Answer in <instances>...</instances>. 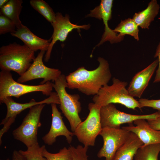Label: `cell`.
Instances as JSON below:
<instances>
[{
    "mask_svg": "<svg viewBox=\"0 0 160 160\" xmlns=\"http://www.w3.org/2000/svg\"><path fill=\"white\" fill-rule=\"evenodd\" d=\"M98 67L88 70L81 67L66 76L68 88L77 89L87 95H95L108 84L112 74L108 61L102 57L98 58Z\"/></svg>",
    "mask_w": 160,
    "mask_h": 160,
    "instance_id": "obj_1",
    "label": "cell"
},
{
    "mask_svg": "<svg viewBox=\"0 0 160 160\" xmlns=\"http://www.w3.org/2000/svg\"><path fill=\"white\" fill-rule=\"evenodd\" d=\"M34 52L25 44L14 42L0 48V68L1 70L14 71L20 76L31 65L36 58Z\"/></svg>",
    "mask_w": 160,
    "mask_h": 160,
    "instance_id": "obj_2",
    "label": "cell"
},
{
    "mask_svg": "<svg viewBox=\"0 0 160 160\" xmlns=\"http://www.w3.org/2000/svg\"><path fill=\"white\" fill-rule=\"evenodd\" d=\"M127 85V82L113 78L111 85L104 86L94 96V103L100 107L111 103H118L133 110L139 108L138 101L129 94Z\"/></svg>",
    "mask_w": 160,
    "mask_h": 160,
    "instance_id": "obj_3",
    "label": "cell"
},
{
    "mask_svg": "<svg viewBox=\"0 0 160 160\" xmlns=\"http://www.w3.org/2000/svg\"><path fill=\"white\" fill-rule=\"evenodd\" d=\"M53 87L58 95L60 108L68 121L71 131L74 132L78 125L81 122L79 113L81 110L79 95L70 94L66 91L68 88L66 76L61 74L54 81Z\"/></svg>",
    "mask_w": 160,
    "mask_h": 160,
    "instance_id": "obj_4",
    "label": "cell"
},
{
    "mask_svg": "<svg viewBox=\"0 0 160 160\" xmlns=\"http://www.w3.org/2000/svg\"><path fill=\"white\" fill-rule=\"evenodd\" d=\"M53 83L48 81L44 84L27 85L14 80L10 71L1 70L0 72V100L7 97L19 98L27 93L41 92L47 96L52 92Z\"/></svg>",
    "mask_w": 160,
    "mask_h": 160,
    "instance_id": "obj_5",
    "label": "cell"
},
{
    "mask_svg": "<svg viewBox=\"0 0 160 160\" xmlns=\"http://www.w3.org/2000/svg\"><path fill=\"white\" fill-rule=\"evenodd\" d=\"M45 104H39L30 108L21 125L12 132L14 138L23 143L27 148L39 143L38 130L41 125L40 116Z\"/></svg>",
    "mask_w": 160,
    "mask_h": 160,
    "instance_id": "obj_6",
    "label": "cell"
},
{
    "mask_svg": "<svg viewBox=\"0 0 160 160\" xmlns=\"http://www.w3.org/2000/svg\"><path fill=\"white\" fill-rule=\"evenodd\" d=\"M101 108L94 103H89L87 117L78 125L73 132L78 140L84 146H94L96 138L102 130Z\"/></svg>",
    "mask_w": 160,
    "mask_h": 160,
    "instance_id": "obj_7",
    "label": "cell"
},
{
    "mask_svg": "<svg viewBox=\"0 0 160 160\" xmlns=\"http://www.w3.org/2000/svg\"><path fill=\"white\" fill-rule=\"evenodd\" d=\"M0 103H4L7 107V112L5 118L1 121L0 125H3L0 131V140L3 135L7 132L13 123L17 115L25 110L40 104H51L55 103L60 104L59 99L56 92H52L49 97L42 100L36 102L33 99L25 103L16 102L12 97H7L0 100Z\"/></svg>",
    "mask_w": 160,
    "mask_h": 160,
    "instance_id": "obj_8",
    "label": "cell"
},
{
    "mask_svg": "<svg viewBox=\"0 0 160 160\" xmlns=\"http://www.w3.org/2000/svg\"><path fill=\"white\" fill-rule=\"evenodd\" d=\"M131 133L122 128H102L99 135L103 138V143L97 157H105V160H113L116 151L127 140Z\"/></svg>",
    "mask_w": 160,
    "mask_h": 160,
    "instance_id": "obj_9",
    "label": "cell"
},
{
    "mask_svg": "<svg viewBox=\"0 0 160 160\" xmlns=\"http://www.w3.org/2000/svg\"><path fill=\"white\" fill-rule=\"evenodd\" d=\"M157 116V112L152 114L137 115L126 113L118 110L111 103L101 107L100 118L101 127L119 128L121 125L133 123L138 119L146 120L155 119Z\"/></svg>",
    "mask_w": 160,
    "mask_h": 160,
    "instance_id": "obj_10",
    "label": "cell"
},
{
    "mask_svg": "<svg viewBox=\"0 0 160 160\" xmlns=\"http://www.w3.org/2000/svg\"><path fill=\"white\" fill-rule=\"evenodd\" d=\"M45 51H40L28 69L17 79V81L22 83L36 79H43L40 84H44L52 81L54 82L61 74V71L57 69L46 66L43 62Z\"/></svg>",
    "mask_w": 160,
    "mask_h": 160,
    "instance_id": "obj_11",
    "label": "cell"
},
{
    "mask_svg": "<svg viewBox=\"0 0 160 160\" xmlns=\"http://www.w3.org/2000/svg\"><path fill=\"white\" fill-rule=\"evenodd\" d=\"M56 15L55 20L51 24L53 28V32L50 38L51 43L45 55L44 60L46 62L49 59L52 47L57 41L59 40L63 42L66 39L68 33L73 29L79 30L83 29L87 30L89 29L90 26L89 24L79 25L71 23L68 14L64 16L61 13L57 12Z\"/></svg>",
    "mask_w": 160,
    "mask_h": 160,
    "instance_id": "obj_12",
    "label": "cell"
},
{
    "mask_svg": "<svg viewBox=\"0 0 160 160\" xmlns=\"http://www.w3.org/2000/svg\"><path fill=\"white\" fill-rule=\"evenodd\" d=\"M113 2L112 0H101L99 5L91 10L90 13L86 16V17H93L102 20L105 25V31L97 46L102 44L106 41L112 44L120 42L124 39V37L120 36L113 30L111 29L108 25V21L111 18Z\"/></svg>",
    "mask_w": 160,
    "mask_h": 160,
    "instance_id": "obj_13",
    "label": "cell"
},
{
    "mask_svg": "<svg viewBox=\"0 0 160 160\" xmlns=\"http://www.w3.org/2000/svg\"><path fill=\"white\" fill-rule=\"evenodd\" d=\"M52 110V121L50 129L48 132L42 138L44 143L48 145H52L56 141L57 137L59 136H63L67 142L71 143L73 132L70 131L65 124L61 113L58 110L56 104H51Z\"/></svg>",
    "mask_w": 160,
    "mask_h": 160,
    "instance_id": "obj_14",
    "label": "cell"
},
{
    "mask_svg": "<svg viewBox=\"0 0 160 160\" xmlns=\"http://www.w3.org/2000/svg\"><path fill=\"white\" fill-rule=\"evenodd\" d=\"M158 58L133 77L127 88L133 97L140 98L147 87L158 65Z\"/></svg>",
    "mask_w": 160,
    "mask_h": 160,
    "instance_id": "obj_15",
    "label": "cell"
},
{
    "mask_svg": "<svg viewBox=\"0 0 160 160\" xmlns=\"http://www.w3.org/2000/svg\"><path fill=\"white\" fill-rule=\"evenodd\" d=\"M146 120L138 119L129 126L122 128L135 134L143 143V146L160 144V130L154 129L149 126Z\"/></svg>",
    "mask_w": 160,
    "mask_h": 160,
    "instance_id": "obj_16",
    "label": "cell"
},
{
    "mask_svg": "<svg viewBox=\"0 0 160 160\" xmlns=\"http://www.w3.org/2000/svg\"><path fill=\"white\" fill-rule=\"evenodd\" d=\"M11 34L21 40L24 44L34 52L38 50L47 52L51 41V39H45L37 36L24 25Z\"/></svg>",
    "mask_w": 160,
    "mask_h": 160,
    "instance_id": "obj_17",
    "label": "cell"
},
{
    "mask_svg": "<svg viewBox=\"0 0 160 160\" xmlns=\"http://www.w3.org/2000/svg\"><path fill=\"white\" fill-rule=\"evenodd\" d=\"M143 145L138 137L131 132L127 140L116 151L113 160H133L137 150Z\"/></svg>",
    "mask_w": 160,
    "mask_h": 160,
    "instance_id": "obj_18",
    "label": "cell"
},
{
    "mask_svg": "<svg viewBox=\"0 0 160 160\" xmlns=\"http://www.w3.org/2000/svg\"><path fill=\"white\" fill-rule=\"evenodd\" d=\"M160 5L156 0H152L144 10L135 13L132 19L138 26L142 29H149L159 12Z\"/></svg>",
    "mask_w": 160,
    "mask_h": 160,
    "instance_id": "obj_19",
    "label": "cell"
},
{
    "mask_svg": "<svg viewBox=\"0 0 160 160\" xmlns=\"http://www.w3.org/2000/svg\"><path fill=\"white\" fill-rule=\"evenodd\" d=\"M22 0H9L0 8V15H4L12 20L15 24L17 29L24 25L21 21L19 15L23 8Z\"/></svg>",
    "mask_w": 160,
    "mask_h": 160,
    "instance_id": "obj_20",
    "label": "cell"
},
{
    "mask_svg": "<svg viewBox=\"0 0 160 160\" xmlns=\"http://www.w3.org/2000/svg\"><path fill=\"white\" fill-rule=\"evenodd\" d=\"M138 27L132 18H129L121 20L113 30L117 33H119V35L121 36L124 37L125 35H129L138 41Z\"/></svg>",
    "mask_w": 160,
    "mask_h": 160,
    "instance_id": "obj_21",
    "label": "cell"
},
{
    "mask_svg": "<svg viewBox=\"0 0 160 160\" xmlns=\"http://www.w3.org/2000/svg\"><path fill=\"white\" fill-rule=\"evenodd\" d=\"M160 152V144H155L143 145L135 153V160H158Z\"/></svg>",
    "mask_w": 160,
    "mask_h": 160,
    "instance_id": "obj_22",
    "label": "cell"
},
{
    "mask_svg": "<svg viewBox=\"0 0 160 160\" xmlns=\"http://www.w3.org/2000/svg\"><path fill=\"white\" fill-rule=\"evenodd\" d=\"M31 6L52 24L55 20L56 13L49 5L43 0H31Z\"/></svg>",
    "mask_w": 160,
    "mask_h": 160,
    "instance_id": "obj_23",
    "label": "cell"
},
{
    "mask_svg": "<svg viewBox=\"0 0 160 160\" xmlns=\"http://www.w3.org/2000/svg\"><path fill=\"white\" fill-rule=\"evenodd\" d=\"M44 145L40 146L39 144L27 148L25 151L19 150L27 160H47L42 153Z\"/></svg>",
    "mask_w": 160,
    "mask_h": 160,
    "instance_id": "obj_24",
    "label": "cell"
},
{
    "mask_svg": "<svg viewBox=\"0 0 160 160\" xmlns=\"http://www.w3.org/2000/svg\"><path fill=\"white\" fill-rule=\"evenodd\" d=\"M42 153L47 160H73L69 148L66 147L60 149L57 153H52L47 150L45 146L44 145Z\"/></svg>",
    "mask_w": 160,
    "mask_h": 160,
    "instance_id": "obj_25",
    "label": "cell"
},
{
    "mask_svg": "<svg viewBox=\"0 0 160 160\" xmlns=\"http://www.w3.org/2000/svg\"><path fill=\"white\" fill-rule=\"evenodd\" d=\"M68 148L73 160H89L87 154L88 147L79 145L76 147L71 145Z\"/></svg>",
    "mask_w": 160,
    "mask_h": 160,
    "instance_id": "obj_26",
    "label": "cell"
},
{
    "mask_svg": "<svg viewBox=\"0 0 160 160\" xmlns=\"http://www.w3.org/2000/svg\"><path fill=\"white\" fill-rule=\"evenodd\" d=\"M15 23L7 17L0 15V34H4L10 33H15L16 30Z\"/></svg>",
    "mask_w": 160,
    "mask_h": 160,
    "instance_id": "obj_27",
    "label": "cell"
},
{
    "mask_svg": "<svg viewBox=\"0 0 160 160\" xmlns=\"http://www.w3.org/2000/svg\"><path fill=\"white\" fill-rule=\"evenodd\" d=\"M138 101L140 109L144 107H148L160 111V99L149 100L146 98H141Z\"/></svg>",
    "mask_w": 160,
    "mask_h": 160,
    "instance_id": "obj_28",
    "label": "cell"
},
{
    "mask_svg": "<svg viewBox=\"0 0 160 160\" xmlns=\"http://www.w3.org/2000/svg\"><path fill=\"white\" fill-rule=\"evenodd\" d=\"M154 57H157L159 60L158 67L153 81L154 83H157L160 82V42L156 48Z\"/></svg>",
    "mask_w": 160,
    "mask_h": 160,
    "instance_id": "obj_29",
    "label": "cell"
},
{
    "mask_svg": "<svg viewBox=\"0 0 160 160\" xmlns=\"http://www.w3.org/2000/svg\"><path fill=\"white\" fill-rule=\"evenodd\" d=\"M157 116L155 119L147 120L150 127L152 129L160 130V111H157Z\"/></svg>",
    "mask_w": 160,
    "mask_h": 160,
    "instance_id": "obj_30",
    "label": "cell"
},
{
    "mask_svg": "<svg viewBox=\"0 0 160 160\" xmlns=\"http://www.w3.org/2000/svg\"><path fill=\"white\" fill-rule=\"evenodd\" d=\"M12 160H27L26 159L19 151L15 150L12 154Z\"/></svg>",
    "mask_w": 160,
    "mask_h": 160,
    "instance_id": "obj_31",
    "label": "cell"
},
{
    "mask_svg": "<svg viewBox=\"0 0 160 160\" xmlns=\"http://www.w3.org/2000/svg\"><path fill=\"white\" fill-rule=\"evenodd\" d=\"M9 1V0H0V8H1L5 5Z\"/></svg>",
    "mask_w": 160,
    "mask_h": 160,
    "instance_id": "obj_32",
    "label": "cell"
},
{
    "mask_svg": "<svg viewBox=\"0 0 160 160\" xmlns=\"http://www.w3.org/2000/svg\"><path fill=\"white\" fill-rule=\"evenodd\" d=\"M5 160H9V159H6Z\"/></svg>",
    "mask_w": 160,
    "mask_h": 160,
    "instance_id": "obj_33",
    "label": "cell"
}]
</instances>
